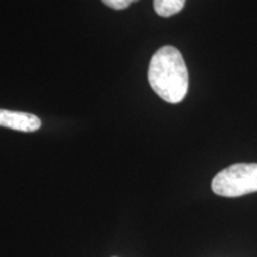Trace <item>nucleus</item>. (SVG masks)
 Instances as JSON below:
<instances>
[{"label":"nucleus","mask_w":257,"mask_h":257,"mask_svg":"<svg viewBox=\"0 0 257 257\" xmlns=\"http://www.w3.org/2000/svg\"><path fill=\"white\" fill-rule=\"evenodd\" d=\"M150 87L161 99L178 104L188 92V70L181 53L172 46L160 48L148 69Z\"/></svg>","instance_id":"obj_1"},{"label":"nucleus","mask_w":257,"mask_h":257,"mask_svg":"<svg viewBox=\"0 0 257 257\" xmlns=\"http://www.w3.org/2000/svg\"><path fill=\"white\" fill-rule=\"evenodd\" d=\"M212 189L226 198L257 192V163H236L223 169L214 176Z\"/></svg>","instance_id":"obj_2"},{"label":"nucleus","mask_w":257,"mask_h":257,"mask_svg":"<svg viewBox=\"0 0 257 257\" xmlns=\"http://www.w3.org/2000/svg\"><path fill=\"white\" fill-rule=\"evenodd\" d=\"M0 126L14 128L22 133H34L41 127V120L34 114L0 108Z\"/></svg>","instance_id":"obj_3"},{"label":"nucleus","mask_w":257,"mask_h":257,"mask_svg":"<svg viewBox=\"0 0 257 257\" xmlns=\"http://www.w3.org/2000/svg\"><path fill=\"white\" fill-rule=\"evenodd\" d=\"M186 0H154V10L161 17H170L184 9Z\"/></svg>","instance_id":"obj_4"},{"label":"nucleus","mask_w":257,"mask_h":257,"mask_svg":"<svg viewBox=\"0 0 257 257\" xmlns=\"http://www.w3.org/2000/svg\"><path fill=\"white\" fill-rule=\"evenodd\" d=\"M101 2L113 10H124L138 0H101Z\"/></svg>","instance_id":"obj_5"}]
</instances>
